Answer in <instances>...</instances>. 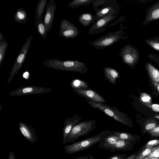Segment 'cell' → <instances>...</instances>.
Here are the masks:
<instances>
[{
	"label": "cell",
	"mask_w": 159,
	"mask_h": 159,
	"mask_svg": "<svg viewBox=\"0 0 159 159\" xmlns=\"http://www.w3.org/2000/svg\"><path fill=\"white\" fill-rule=\"evenodd\" d=\"M46 67L57 70L79 72L85 74L88 71L86 64L78 61H62L57 59H51L43 61Z\"/></svg>",
	"instance_id": "cell-1"
},
{
	"label": "cell",
	"mask_w": 159,
	"mask_h": 159,
	"mask_svg": "<svg viewBox=\"0 0 159 159\" xmlns=\"http://www.w3.org/2000/svg\"><path fill=\"white\" fill-rule=\"evenodd\" d=\"M90 106L102 111L115 120L130 128L134 125L132 121L127 115L116 108L111 107L103 103L88 101Z\"/></svg>",
	"instance_id": "cell-2"
},
{
	"label": "cell",
	"mask_w": 159,
	"mask_h": 159,
	"mask_svg": "<svg viewBox=\"0 0 159 159\" xmlns=\"http://www.w3.org/2000/svg\"><path fill=\"white\" fill-rule=\"evenodd\" d=\"M98 126L94 119L79 122L72 128L67 136L64 144L75 141L79 137L84 136L96 129Z\"/></svg>",
	"instance_id": "cell-3"
},
{
	"label": "cell",
	"mask_w": 159,
	"mask_h": 159,
	"mask_svg": "<svg viewBox=\"0 0 159 159\" xmlns=\"http://www.w3.org/2000/svg\"><path fill=\"white\" fill-rule=\"evenodd\" d=\"M102 134H99L73 143L67 145L63 147L65 152L68 154H73L89 149L100 143Z\"/></svg>",
	"instance_id": "cell-4"
},
{
	"label": "cell",
	"mask_w": 159,
	"mask_h": 159,
	"mask_svg": "<svg viewBox=\"0 0 159 159\" xmlns=\"http://www.w3.org/2000/svg\"><path fill=\"white\" fill-rule=\"evenodd\" d=\"M124 33L123 30L108 33L105 35L98 38L91 43L90 44L96 49L103 50L105 48L112 45L120 39L127 38L128 36H124Z\"/></svg>",
	"instance_id": "cell-5"
},
{
	"label": "cell",
	"mask_w": 159,
	"mask_h": 159,
	"mask_svg": "<svg viewBox=\"0 0 159 159\" xmlns=\"http://www.w3.org/2000/svg\"><path fill=\"white\" fill-rule=\"evenodd\" d=\"M31 35L29 36L17 55L9 75L7 83L10 84L24 62L32 40Z\"/></svg>",
	"instance_id": "cell-6"
},
{
	"label": "cell",
	"mask_w": 159,
	"mask_h": 159,
	"mask_svg": "<svg viewBox=\"0 0 159 159\" xmlns=\"http://www.w3.org/2000/svg\"><path fill=\"white\" fill-rule=\"evenodd\" d=\"M118 56L121 57L124 63L132 68L134 67L140 58L138 49L129 44L125 45L121 49Z\"/></svg>",
	"instance_id": "cell-7"
},
{
	"label": "cell",
	"mask_w": 159,
	"mask_h": 159,
	"mask_svg": "<svg viewBox=\"0 0 159 159\" xmlns=\"http://www.w3.org/2000/svg\"><path fill=\"white\" fill-rule=\"evenodd\" d=\"M118 12L114 11L101 17L93 24L88 31L89 34L92 35L104 31L108 24L117 17Z\"/></svg>",
	"instance_id": "cell-8"
},
{
	"label": "cell",
	"mask_w": 159,
	"mask_h": 159,
	"mask_svg": "<svg viewBox=\"0 0 159 159\" xmlns=\"http://www.w3.org/2000/svg\"><path fill=\"white\" fill-rule=\"evenodd\" d=\"M51 88L33 85L19 87L11 91L10 96H19L31 94L47 93L52 91Z\"/></svg>",
	"instance_id": "cell-9"
},
{
	"label": "cell",
	"mask_w": 159,
	"mask_h": 159,
	"mask_svg": "<svg viewBox=\"0 0 159 159\" xmlns=\"http://www.w3.org/2000/svg\"><path fill=\"white\" fill-rule=\"evenodd\" d=\"M80 34V31L77 27L69 20L64 19L60 23V37L66 38H74Z\"/></svg>",
	"instance_id": "cell-10"
},
{
	"label": "cell",
	"mask_w": 159,
	"mask_h": 159,
	"mask_svg": "<svg viewBox=\"0 0 159 159\" xmlns=\"http://www.w3.org/2000/svg\"><path fill=\"white\" fill-rule=\"evenodd\" d=\"M102 140L98 143V148L104 150H109L119 140L118 137L114 135V131L104 129L101 132Z\"/></svg>",
	"instance_id": "cell-11"
},
{
	"label": "cell",
	"mask_w": 159,
	"mask_h": 159,
	"mask_svg": "<svg viewBox=\"0 0 159 159\" xmlns=\"http://www.w3.org/2000/svg\"><path fill=\"white\" fill-rule=\"evenodd\" d=\"M73 91L80 96L88 101L95 102L106 103V100L95 90L90 89H73Z\"/></svg>",
	"instance_id": "cell-12"
},
{
	"label": "cell",
	"mask_w": 159,
	"mask_h": 159,
	"mask_svg": "<svg viewBox=\"0 0 159 159\" xmlns=\"http://www.w3.org/2000/svg\"><path fill=\"white\" fill-rule=\"evenodd\" d=\"M57 6L54 0H50L46 7L43 22L47 34L52 27Z\"/></svg>",
	"instance_id": "cell-13"
},
{
	"label": "cell",
	"mask_w": 159,
	"mask_h": 159,
	"mask_svg": "<svg viewBox=\"0 0 159 159\" xmlns=\"http://www.w3.org/2000/svg\"><path fill=\"white\" fill-rule=\"evenodd\" d=\"M18 126L20 132L28 141L34 143L38 140L35 129L31 125L20 122L18 123Z\"/></svg>",
	"instance_id": "cell-14"
},
{
	"label": "cell",
	"mask_w": 159,
	"mask_h": 159,
	"mask_svg": "<svg viewBox=\"0 0 159 159\" xmlns=\"http://www.w3.org/2000/svg\"><path fill=\"white\" fill-rule=\"evenodd\" d=\"M159 20V1L151 5L146 10V14L142 25L145 26Z\"/></svg>",
	"instance_id": "cell-15"
},
{
	"label": "cell",
	"mask_w": 159,
	"mask_h": 159,
	"mask_svg": "<svg viewBox=\"0 0 159 159\" xmlns=\"http://www.w3.org/2000/svg\"><path fill=\"white\" fill-rule=\"evenodd\" d=\"M82 118V116L76 114L72 117L65 119L63 129V144H64L66 138L73 127Z\"/></svg>",
	"instance_id": "cell-16"
},
{
	"label": "cell",
	"mask_w": 159,
	"mask_h": 159,
	"mask_svg": "<svg viewBox=\"0 0 159 159\" xmlns=\"http://www.w3.org/2000/svg\"><path fill=\"white\" fill-rule=\"evenodd\" d=\"M140 141H126L122 139L118 140L115 144L108 150L114 152L117 151H130L134 148V145Z\"/></svg>",
	"instance_id": "cell-17"
},
{
	"label": "cell",
	"mask_w": 159,
	"mask_h": 159,
	"mask_svg": "<svg viewBox=\"0 0 159 159\" xmlns=\"http://www.w3.org/2000/svg\"><path fill=\"white\" fill-rule=\"evenodd\" d=\"M103 71L105 78L112 84H116L117 79L120 78L118 71L113 68L105 67Z\"/></svg>",
	"instance_id": "cell-18"
},
{
	"label": "cell",
	"mask_w": 159,
	"mask_h": 159,
	"mask_svg": "<svg viewBox=\"0 0 159 159\" xmlns=\"http://www.w3.org/2000/svg\"><path fill=\"white\" fill-rule=\"evenodd\" d=\"M48 0H39L37 5L35 11L34 22L42 20L44 9L48 3Z\"/></svg>",
	"instance_id": "cell-19"
},
{
	"label": "cell",
	"mask_w": 159,
	"mask_h": 159,
	"mask_svg": "<svg viewBox=\"0 0 159 159\" xmlns=\"http://www.w3.org/2000/svg\"><path fill=\"white\" fill-rule=\"evenodd\" d=\"M114 135L118 137L121 139L126 141H139L141 136L126 132L115 131Z\"/></svg>",
	"instance_id": "cell-20"
},
{
	"label": "cell",
	"mask_w": 159,
	"mask_h": 159,
	"mask_svg": "<svg viewBox=\"0 0 159 159\" xmlns=\"http://www.w3.org/2000/svg\"><path fill=\"white\" fill-rule=\"evenodd\" d=\"M145 69L151 80L159 84V70L148 62L146 63Z\"/></svg>",
	"instance_id": "cell-21"
},
{
	"label": "cell",
	"mask_w": 159,
	"mask_h": 159,
	"mask_svg": "<svg viewBox=\"0 0 159 159\" xmlns=\"http://www.w3.org/2000/svg\"><path fill=\"white\" fill-rule=\"evenodd\" d=\"M94 16L90 12H86L79 16L78 20L83 26L87 27L94 23Z\"/></svg>",
	"instance_id": "cell-22"
},
{
	"label": "cell",
	"mask_w": 159,
	"mask_h": 159,
	"mask_svg": "<svg viewBox=\"0 0 159 159\" xmlns=\"http://www.w3.org/2000/svg\"><path fill=\"white\" fill-rule=\"evenodd\" d=\"M116 10V7L112 5L107 6L101 8L96 11L95 14L94 16V23L109 13Z\"/></svg>",
	"instance_id": "cell-23"
},
{
	"label": "cell",
	"mask_w": 159,
	"mask_h": 159,
	"mask_svg": "<svg viewBox=\"0 0 159 159\" xmlns=\"http://www.w3.org/2000/svg\"><path fill=\"white\" fill-rule=\"evenodd\" d=\"M14 21L18 23L25 24L28 20L27 13L23 8L21 7L16 12L14 17Z\"/></svg>",
	"instance_id": "cell-24"
},
{
	"label": "cell",
	"mask_w": 159,
	"mask_h": 159,
	"mask_svg": "<svg viewBox=\"0 0 159 159\" xmlns=\"http://www.w3.org/2000/svg\"><path fill=\"white\" fill-rule=\"evenodd\" d=\"M70 85L73 89H82L89 88V86L87 82L79 79H74L72 80Z\"/></svg>",
	"instance_id": "cell-25"
},
{
	"label": "cell",
	"mask_w": 159,
	"mask_h": 159,
	"mask_svg": "<svg viewBox=\"0 0 159 159\" xmlns=\"http://www.w3.org/2000/svg\"><path fill=\"white\" fill-rule=\"evenodd\" d=\"M157 120L154 119H150L147 120L144 124L141 133L144 134L149 130L153 129L157 124Z\"/></svg>",
	"instance_id": "cell-26"
},
{
	"label": "cell",
	"mask_w": 159,
	"mask_h": 159,
	"mask_svg": "<svg viewBox=\"0 0 159 159\" xmlns=\"http://www.w3.org/2000/svg\"><path fill=\"white\" fill-rule=\"evenodd\" d=\"M94 1L93 0H73L69 3L68 7L75 9L80 6L89 5Z\"/></svg>",
	"instance_id": "cell-27"
},
{
	"label": "cell",
	"mask_w": 159,
	"mask_h": 159,
	"mask_svg": "<svg viewBox=\"0 0 159 159\" xmlns=\"http://www.w3.org/2000/svg\"><path fill=\"white\" fill-rule=\"evenodd\" d=\"M158 146L149 147L140 150L137 153L134 159H142L149 155L157 148Z\"/></svg>",
	"instance_id": "cell-28"
},
{
	"label": "cell",
	"mask_w": 159,
	"mask_h": 159,
	"mask_svg": "<svg viewBox=\"0 0 159 159\" xmlns=\"http://www.w3.org/2000/svg\"><path fill=\"white\" fill-rule=\"evenodd\" d=\"M146 43L152 48L159 52V37H151L145 40Z\"/></svg>",
	"instance_id": "cell-29"
},
{
	"label": "cell",
	"mask_w": 159,
	"mask_h": 159,
	"mask_svg": "<svg viewBox=\"0 0 159 159\" xmlns=\"http://www.w3.org/2000/svg\"><path fill=\"white\" fill-rule=\"evenodd\" d=\"M34 25L44 40L45 39L47 35L46 28L44 23L43 20H42L37 22H34Z\"/></svg>",
	"instance_id": "cell-30"
},
{
	"label": "cell",
	"mask_w": 159,
	"mask_h": 159,
	"mask_svg": "<svg viewBox=\"0 0 159 159\" xmlns=\"http://www.w3.org/2000/svg\"><path fill=\"white\" fill-rule=\"evenodd\" d=\"M8 46V44L6 41L3 42H0V67L4 59Z\"/></svg>",
	"instance_id": "cell-31"
},
{
	"label": "cell",
	"mask_w": 159,
	"mask_h": 159,
	"mask_svg": "<svg viewBox=\"0 0 159 159\" xmlns=\"http://www.w3.org/2000/svg\"><path fill=\"white\" fill-rule=\"evenodd\" d=\"M159 145V139L152 140L147 142L139 150L140 151L149 147Z\"/></svg>",
	"instance_id": "cell-32"
},
{
	"label": "cell",
	"mask_w": 159,
	"mask_h": 159,
	"mask_svg": "<svg viewBox=\"0 0 159 159\" xmlns=\"http://www.w3.org/2000/svg\"><path fill=\"white\" fill-rule=\"evenodd\" d=\"M148 135L152 137H159V124H157L152 129L147 133Z\"/></svg>",
	"instance_id": "cell-33"
},
{
	"label": "cell",
	"mask_w": 159,
	"mask_h": 159,
	"mask_svg": "<svg viewBox=\"0 0 159 159\" xmlns=\"http://www.w3.org/2000/svg\"><path fill=\"white\" fill-rule=\"evenodd\" d=\"M140 100L142 101V103H151V99L150 96L145 93H141Z\"/></svg>",
	"instance_id": "cell-34"
},
{
	"label": "cell",
	"mask_w": 159,
	"mask_h": 159,
	"mask_svg": "<svg viewBox=\"0 0 159 159\" xmlns=\"http://www.w3.org/2000/svg\"><path fill=\"white\" fill-rule=\"evenodd\" d=\"M148 58L159 66V54L153 53H150L148 55Z\"/></svg>",
	"instance_id": "cell-35"
},
{
	"label": "cell",
	"mask_w": 159,
	"mask_h": 159,
	"mask_svg": "<svg viewBox=\"0 0 159 159\" xmlns=\"http://www.w3.org/2000/svg\"><path fill=\"white\" fill-rule=\"evenodd\" d=\"M127 154H119L112 155L107 159H125L127 157Z\"/></svg>",
	"instance_id": "cell-36"
},
{
	"label": "cell",
	"mask_w": 159,
	"mask_h": 159,
	"mask_svg": "<svg viewBox=\"0 0 159 159\" xmlns=\"http://www.w3.org/2000/svg\"><path fill=\"white\" fill-rule=\"evenodd\" d=\"M145 106L151 108L153 111L156 112H159V104H151L148 103H142Z\"/></svg>",
	"instance_id": "cell-37"
},
{
	"label": "cell",
	"mask_w": 159,
	"mask_h": 159,
	"mask_svg": "<svg viewBox=\"0 0 159 159\" xmlns=\"http://www.w3.org/2000/svg\"><path fill=\"white\" fill-rule=\"evenodd\" d=\"M149 159L152 158L159 159V145H158L157 148L149 155Z\"/></svg>",
	"instance_id": "cell-38"
},
{
	"label": "cell",
	"mask_w": 159,
	"mask_h": 159,
	"mask_svg": "<svg viewBox=\"0 0 159 159\" xmlns=\"http://www.w3.org/2000/svg\"><path fill=\"white\" fill-rule=\"evenodd\" d=\"M73 159H98L94 157L91 154H89L84 156H81Z\"/></svg>",
	"instance_id": "cell-39"
},
{
	"label": "cell",
	"mask_w": 159,
	"mask_h": 159,
	"mask_svg": "<svg viewBox=\"0 0 159 159\" xmlns=\"http://www.w3.org/2000/svg\"><path fill=\"white\" fill-rule=\"evenodd\" d=\"M151 81L155 88L159 93V84L151 80Z\"/></svg>",
	"instance_id": "cell-40"
},
{
	"label": "cell",
	"mask_w": 159,
	"mask_h": 159,
	"mask_svg": "<svg viewBox=\"0 0 159 159\" xmlns=\"http://www.w3.org/2000/svg\"><path fill=\"white\" fill-rule=\"evenodd\" d=\"M8 159H16L14 151L9 152Z\"/></svg>",
	"instance_id": "cell-41"
},
{
	"label": "cell",
	"mask_w": 159,
	"mask_h": 159,
	"mask_svg": "<svg viewBox=\"0 0 159 159\" xmlns=\"http://www.w3.org/2000/svg\"><path fill=\"white\" fill-rule=\"evenodd\" d=\"M137 153L138 152H136L131 155L125 159H134Z\"/></svg>",
	"instance_id": "cell-42"
},
{
	"label": "cell",
	"mask_w": 159,
	"mask_h": 159,
	"mask_svg": "<svg viewBox=\"0 0 159 159\" xmlns=\"http://www.w3.org/2000/svg\"><path fill=\"white\" fill-rule=\"evenodd\" d=\"M5 40L4 39V37L3 34L0 31V42H3Z\"/></svg>",
	"instance_id": "cell-43"
},
{
	"label": "cell",
	"mask_w": 159,
	"mask_h": 159,
	"mask_svg": "<svg viewBox=\"0 0 159 159\" xmlns=\"http://www.w3.org/2000/svg\"><path fill=\"white\" fill-rule=\"evenodd\" d=\"M149 159V156H147L145 157H144L143 159Z\"/></svg>",
	"instance_id": "cell-44"
},
{
	"label": "cell",
	"mask_w": 159,
	"mask_h": 159,
	"mask_svg": "<svg viewBox=\"0 0 159 159\" xmlns=\"http://www.w3.org/2000/svg\"></svg>",
	"instance_id": "cell-45"
}]
</instances>
